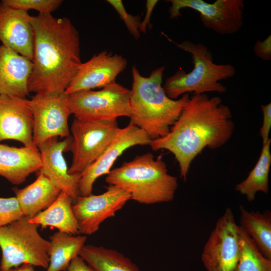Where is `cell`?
<instances>
[{
    "instance_id": "21",
    "label": "cell",
    "mask_w": 271,
    "mask_h": 271,
    "mask_svg": "<svg viewBox=\"0 0 271 271\" xmlns=\"http://www.w3.org/2000/svg\"><path fill=\"white\" fill-rule=\"evenodd\" d=\"M72 202L70 197L61 191L50 206L30 218L29 221L41 226L42 229L48 226L53 227L61 232L78 234L79 226L73 211Z\"/></svg>"
},
{
    "instance_id": "5",
    "label": "cell",
    "mask_w": 271,
    "mask_h": 271,
    "mask_svg": "<svg viewBox=\"0 0 271 271\" xmlns=\"http://www.w3.org/2000/svg\"><path fill=\"white\" fill-rule=\"evenodd\" d=\"M167 38L180 49L190 54L194 65L190 72L186 73L181 69L166 79L162 86L169 98L177 99L189 93L195 95L226 91V87L220 81L235 75L236 70L232 65L215 63L211 51L202 44L190 41L179 44Z\"/></svg>"
},
{
    "instance_id": "4",
    "label": "cell",
    "mask_w": 271,
    "mask_h": 271,
    "mask_svg": "<svg viewBox=\"0 0 271 271\" xmlns=\"http://www.w3.org/2000/svg\"><path fill=\"white\" fill-rule=\"evenodd\" d=\"M109 185L128 192L130 198L144 204L172 201L178 186V179L169 174L165 162L147 153L111 170L105 178Z\"/></svg>"
},
{
    "instance_id": "18",
    "label": "cell",
    "mask_w": 271,
    "mask_h": 271,
    "mask_svg": "<svg viewBox=\"0 0 271 271\" xmlns=\"http://www.w3.org/2000/svg\"><path fill=\"white\" fill-rule=\"evenodd\" d=\"M32 62L18 53L0 45V95L26 98Z\"/></svg>"
},
{
    "instance_id": "1",
    "label": "cell",
    "mask_w": 271,
    "mask_h": 271,
    "mask_svg": "<svg viewBox=\"0 0 271 271\" xmlns=\"http://www.w3.org/2000/svg\"><path fill=\"white\" fill-rule=\"evenodd\" d=\"M232 118L230 108L219 96L193 95L169 132L152 140L150 146L155 151L172 153L186 181L192 161L205 148L218 149L231 139L235 128Z\"/></svg>"
},
{
    "instance_id": "25",
    "label": "cell",
    "mask_w": 271,
    "mask_h": 271,
    "mask_svg": "<svg viewBox=\"0 0 271 271\" xmlns=\"http://www.w3.org/2000/svg\"><path fill=\"white\" fill-rule=\"evenodd\" d=\"M271 139L262 144L259 159L247 177L242 182L236 184L235 189L241 194L245 195L247 201H254L258 192L266 194L269 190V173L271 165L270 147Z\"/></svg>"
},
{
    "instance_id": "8",
    "label": "cell",
    "mask_w": 271,
    "mask_h": 271,
    "mask_svg": "<svg viewBox=\"0 0 271 271\" xmlns=\"http://www.w3.org/2000/svg\"><path fill=\"white\" fill-rule=\"evenodd\" d=\"M118 127L116 120L88 121L74 118L71 127V175H81L104 151Z\"/></svg>"
},
{
    "instance_id": "24",
    "label": "cell",
    "mask_w": 271,
    "mask_h": 271,
    "mask_svg": "<svg viewBox=\"0 0 271 271\" xmlns=\"http://www.w3.org/2000/svg\"><path fill=\"white\" fill-rule=\"evenodd\" d=\"M79 255L94 271H142L123 254L104 246L84 245Z\"/></svg>"
},
{
    "instance_id": "27",
    "label": "cell",
    "mask_w": 271,
    "mask_h": 271,
    "mask_svg": "<svg viewBox=\"0 0 271 271\" xmlns=\"http://www.w3.org/2000/svg\"><path fill=\"white\" fill-rule=\"evenodd\" d=\"M4 4L12 8L28 12L37 11L39 14H51L63 3L62 0H2Z\"/></svg>"
},
{
    "instance_id": "2",
    "label": "cell",
    "mask_w": 271,
    "mask_h": 271,
    "mask_svg": "<svg viewBox=\"0 0 271 271\" xmlns=\"http://www.w3.org/2000/svg\"><path fill=\"white\" fill-rule=\"evenodd\" d=\"M31 22L33 52L29 92L64 93L82 63L78 31L68 18L51 14L32 16Z\"/></svg>"
},
{
    "instance_id": "28",
    "label": "cell",
    "mask_w": 271,
    "mask_h": 271,
    "mask_svg": "<svg viewBox=\"0 0 271 271\" xmlns=\"http://www.w3.org/2000/svg\"><path fill=\"white\" fill-rule=\"evenodd\" d=\"M107 2L116 11L130 34L136 39H139L141 33V16L140 15L133 16L128 14L121 0H107Z\"/></svg>"
},
{
    "instance_id": "10",
    "label": "cell",
    "mask_w": 271,
    "mask_h": 271,
    "mask_svg": "<svg viewBox=\"0 0 271 271\" xmlns=\"http://www.w3.org/2000/svg\"><path fill=\"white\" fill-rule=\"evenodd\" d=\"M33 115V142L38 148L53 138L70 135L68 120L72 114L67 95L35 94L30 99Z\"/></svg>"
},
{
    "instance_id": "13",
    "label": "cell",
    "mask_w": 271,
    "mask_h": 271,
    "mask_svg": "<svg viewBox=\"0 0 271 271\" xmlns=\"http://www.w3.org/2000/svg\"><path fill=\"white\" fill-rule=\"evenodd\" d=\"M151 139L143 130L129 122L125 127H118L112 139L101 156L80 175V196L92 194L95 180L107 175L117 158L127 149L137 145H150Z\"/></svg>"
},
{
    "instance_id": "22",
    "label": "cell",
    "mask_w": 271,
    "mask_h": 271,
    "mask_svg": "<svg viewBox=\"0 0 271 271\" xmlns=\"http://www.w3.org/2000/svg\"><path fill=\"white\" fill-rule=\"evenodd\" d=\"M49 238L48 250L49 264L46 271H65L71 261L79 255L87 237L58 231Z\"/></svg>"
},
{
    "instance_id": "26",
    "label": "cell",
    "mask_w": 271,
    "mask_h": 271,
    "mask_svg": "<svg viewBox=\"0 0 271 271\" xmlns=\"http://www.w3.org/2000/svg\"><path fill=\"white\" fill-rule=\"evenodd\" d=\"M238 237L239 255L233 271H271V260L262 255L239 225Z\"/></svg>"
},
{
    "instance_id": "34",
    "label": "cell",
    "mask_w": 271,
    "mask_h": 271,
    "mask_svg": "<svg viewBox=\"0 0 271 271\" xmlns=\"http://www.w3.org/2000/svg\"><path fill=\"white\" fill-rule=\"evenodd\" d=\"M7 271H34V269L32 265L24 263L19 267L12 268Z\"/></svg>"
},
{
    "instance_id": "16",
    "label": "cell",
    "mask_w": 271,
    "mask_h": 271,
    "mask_svg": "<svg viewBox=\"0 0 271 271\" xmlns=\"http://www.w3.org/2000/svg\"><path fill=\"white\" fill-rule=\"evenodd\" d=\"M33 123L30 99L0 95V143L13 140L25 147H36L33 142Z\"/></svg>"
},
{
    "instance_id": "19",
    "label": "cell",
    "mask_w": 271,
    "mask_h": 271,
    "mask_svg": "<svg viewBox=\"0 0 271 271\" xmlns=\"http://www.w3.org/2000/svg\"><path fill=\"white\" fill-rule=\"evenodd\" d=\"M41 166L40 155L36 147L17 148L0 143V176L15 185L24 182Z\"/></svg>"
},
{
    "instance_id": "29",
    "label": "cell",
    "mask_w": 271,
    "mask_h": 271,
    "mask_svg": "<svg viewBox=\"0 0 271 271\" xmlns=\"http://www.w3.org/2000/svg\"><path fill=\"white\" fill-rule=\"evenodd\" d=\"M22 216L16 197L0 198V227L9 224Z\"/></svg>"
},
{
    "instance_id": "3",
    "label": "cell",
    "mask_w": 271,
    "mask_h": 271,
    "mask_svg": "<svg viewBox=\"0 0 271 271\" xmlns=\"http://www.w3.org/2000/svg\"><path fill=\"white\" fill-rule=\"evenodd\" d=\"M165 66L154 70L149 77L132 68L130 122L144 131L152 140L165 136L188 103L185 93L177 99L169 98L162 81Z\"/></svg>"
},
{
    "instance_id": "31",
    "label": "cell",
    "mask_w": 271,
    "mask_h": 271,
    "mask_svg": "<svg viewBox=\"0 0 271 271\" xmlns=\"http://www.w3.org/2000/svg\"><path fill=\"white\" fill-rule=\"evenodd\" d=\"M254 52L257 57L264 61L271 59V35L263 41L257 40L253 46Z\"/></svg>"
},
{
    "instance_id": "12",
    "label": "cell",
    "mask_w": 271,
    "mask_h": 271,
    "mask_svg": "<svg viewBox=\"0 0 271 271\" xmlns=\"http://www.w3.org/2000/svg\"><path fill=\"white\" fill-rule=\"evenodd\" d=\"M130 199L128 192L112 185H109L106 191L101 194L80 196L72 205L79 233L93 234L102 222L114 217Z\"/></svg>"
},
{
    "instance_id": "7",
    "label": "cell",
    "mask_w": 271,
    "mask_h": 271,
    "mask_svg": "<svg viewBox=\"0 0 271 271\" xmlns=\"http://www.w3.org/2000/svg\"><path fill=\"white\" fill-rule=\"evenodd\" d=\"M130 89L115 81L99 90L80 91L67 95V97L75 118L97 121L114 120L120 116L130 117Z\"/></svg>"
},
{
    "instance_id": "6",
    "label": "cell",
    "mask_w": 271,
    "mask_h": 271,
    "mask_svg": "<svg viewBox=\"0 0 271 271\" xmlns=\"http://www.w3.org/2000/svg\"><path fill=\"white\" fill-rule=\"evenodd\" d=\"M23 216L0 227V247L2 256L0 271H7L28 263L47 268L49 264V240L39 233L40 226Z\"/></svg>"
},
{
    "instance_id": "30",
    "label": "cell",
    "mask_w": 271,
    "mask_h": 271,
    "mask_svg": "<svg viewBox=\"0 0 271 271\" xmlns=\"http://www.w3.org/2000/svg\"><path fill=\"white\" fill-rule=\"evenodd\" d=\"M261 108L263 113V122L259 132L262 144H264L270 139L269 134L271 128V103L261 105Z\"/></svg>"
},
{
    "instance_id": "20",
    "label": "cell",
    "mask_w": 271,
    "mask_h": 271,
    "mask_svg": "<svg viewBox=\"0 0 271 271\" xmlns=\"http://www.w3.org/2000/svg\"><path fill=\"white\" fill-rule=\"evenodd\" d=\"M23 216L30 218L50 206L61 191L44 174L39 172L36 180L23 189H12Z\"/></svg>"
},
{
    "instance_id": "11",
    "label": "cell",
    "mask_w": 271,
    "mask_h": 271,
    "mask_svg": "<svg viewBox=\"0 0 271 271\" xmlns=\"http://www.w3.org/2000/svg\"><path fill=\"white\" fill-rule=\"evenodd\" d=\"M239 255L238 225L228 207L206 242L201 259L206 271H233Z\"/></svg>"
},
{
    "instance_id": "33",
    "label": "cell",
    "mask_w": 271,
    "mask_h": 271,
    "mask_svg": "<svg viewBox=\"0 0 271 271\" xmlns=\"http://www.w3.org/2000/svg\"><path fill=\"white\" fill-rule=\"evenodd\" d=\"M157 0H148L146 3V13L144 20L141 22L140 25V32L146 33L147 27H151L150 18L152 12L156 4L158 3Z\"/></svg>"
},
{
    "instance_id": "14",
    "label": "cell",
    "mask_w": 271,
    "mask_h": 271,
    "mask_svg": "<svg viewBox=\"0 0 271 271\" xmlns=\"http://www.w3.org/2000/svg\"><path fill=\"white\" fill-rule=\"evenodd\" d=\"M126 59L120 55L103 51L81 63L67 86L65 94L92 90L115 82L117 76L126 68Z\"/></svg>"
},
{
    "instance_id": "15",
    "label": "cell",
    "mask_w": 271,
    "mask_h": 271,
    "mask_svg": "<svg viewBox=\"0 0 271 271\" xmlns=\"http://www.w3.org/2000/svg\"><path fill=\"white\" fill-rule=\"evenodd\" d=\"M71 137L59 141L53 138L40 146L39 149L41 166L39 172L46 175L62 192L67 194L72 202L80 196L79 182L80 175L68 173L63 153L69 150Z\"/></svg>"
},
{
    "instance_id": "17",
    "label": "cell",
    "mask_w": 271,
    "mask_h": 271,
    "mask_svg": "<svg viewBox=\"0 0 271 271\" xmlns=\"http://www.w3.org/2000/svg\"><path fill=\"white\" fill-rule=\"evenodd\" d=\"M32 17L28 12L0 2V42L31 61L33 52Z\"/></svg>"
},
{
    "instance_id": "32",
    "label": "cell",
    "mask_w": 271,
    "mask_h": 271,
    "mask_svg": "<svg viewBox=\"0 0 271 271\" xmlns=\"http://www.w3.org/2000/svg\"><path fill=\"white\" fill-rule=\"evenodd\" d=\"M67 269V271H94L80 255L71 261Z\"/></svg>"
},
{
    "instance_id": "9",
    "label": "cell",
    "mask_w": 271,
    "mask_h": 271,
    "mask_svg": "<svg viewBox=\"0 0 271 271\" xmlns=\"http://www.w3.org/2000/svg\"><path fill=\"white\" fill-rule=\"evenodd\" d=\"M170 19L181 16V10L190 8L198 12L202 24L221 35L237 33L243 24L242 0H216L212 4L203 0H169Z\"/></svg>"
},
{
    "instance_id": "23",
    "label": "cell",
    "mask_w": 271,
    "mask_h": 271,
    "mask_svg": "<svg viewBox=\"0 0 271 271\" xmlns=\"http://www.w3.org/2000/svg\"><path fill=\"white\" fill-rule=\"evenodd\" d=\"M240 211L239 226L254 242L263 256L271 260V212L249 211L242 205Z\"/></svg>"
}]
</instances>
